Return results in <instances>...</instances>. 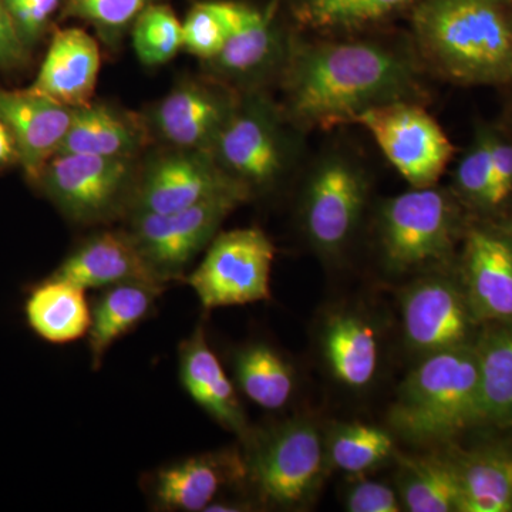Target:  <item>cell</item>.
I'll return each mask as SVG.
<instances>
[{
  "mask_svg": "<svg viewBox=\"0 0 512 512\" xmlns=\"http://www.w3.org/2000/svg\"><path fill=\"white\" fill-rule=\"evenodd\" d=\"M286 111L303 128L352 124L393 101H416L421 87L409 56L382 43H293L285 56Z\"/></svg>",
  "mask_w": 512,
  "mask_h": 512,
  "instance_id": "1",
  "label": "cell"
},
{
  "mask_svg": "<svg viewBox=\"0 0 512 512\" xmlns=\"http://www.w3.org/2000/svg\"><path fill=\"white\" fill-rule=\"evenodd\" d=\"M413 30L421 55L451 82L512 83L511 0H423Z\"/></svg>",
  "mask_w": 512,
  "mask_h": 512,
  "instance_id": "2",
  "label": "cell"
},
{
  "mask_svg": "<svg viewBox=\"0 0 512 512\" xmlns=\"http://www.w3.org/2000/svg\"><path fill=\"white\" fill-rule=\"evenodd\" d=\"M481 420L480 369L468 343L424 356L390 410L393 429L420 444L446 441Z\"/></svg>",
  "mask_w": 512,
  "mask_h": 512,
  "instance_id": "3",
  "label": "cell"
},
{
  "mask_svg": "<svg viewBox=\"0 0 512 512\" xmlns=\"http://www.w3.org/2000/svg\"><path fill=\"white\" fill-rule=\"evenodd\" d=\"M247 483L261 507L296 510L312 500L325 474L326 446L306 417L264 429H249L241 440Z\"/></svg>",
  "mask_w": 512,
  "mask_h": 512,
  "instance_id": "4",
  "label": "cell"
},
{
  "mask_svg": "<svg viewBox=\"0 0 512 512\" xmlns=\"http://www.w3.org/2000/svg\"><path fill=\"white\" fill-rule=\"evenodd\" d=\"M460 228V212L451 195L434 185L413 188L383 205L380 247L393 271H416L446 261Z\"/></svg>",
  "mask_w": 512,
  "mask_h": 512,
  "instance_id": "5",
  "label": "cell"
},
{
  "mask_svg": "<svg viewBox=\"0 0 512 512\" xmlns=\"http://www.w3.org/2000/svg\"><path fill=\"white\" fill-rule=\"evenodd\" d=\"M275 247L264 231L239 228L212 239L200 265L185 276L202 309L271 301Z\"/></svg>",
  "mask_w": 512,
  "mask_h": 512,
  "instance_id": "6",
  "label": "cell"
},
{
  "mask_svg": "<svg viewBox=\"0 0 512 512\" xmlns=\"http://www.w3.org/2000/svg\"><path fill=\"white\" fill-rule=\"evenodd\" d=\"M251 192L237 190L167 214H130L127 229L141 255L163 284L187 276L188 266L217 237L222 222Z\"/></svg>",
  "mask_w": 512,
  "mask_h": 512,
  "instance_id": "7",
  "label": "cell"
},
{
  "mask_svg": "<svg viewBox=\"0 0 512 512\" xmlns=\"http://www.w3.org/2000/svg\"><path fill=\"white\" fill-rule=\"evenodd\" d=\"M130 158L59 153L43 168L36 184L46 197L79 224H96L130 207L133 194Z\"/></svg>",
  "mask_w": 512,
  "mask_h": 512,
  "instance_id": "8",
  "label": "cell"
},
{
  "mask_svg": "<svg viewBox=\"0 0 512 512\" xmlns=\"http://www.w3.org/2000/svg\"><path fill=\"white\" fill-rule=\"evenodd\" d=\"M352 124L365 127L387 160L413 188L433 187L454 156L443 128L416 101H393L360 113Z\"/></svg>",
  "mask_w": 512,
  "mask_h": 512,
  "instance_id": "9",
  "label": "cell"
},
{
  "mask_svg": "<svg viewBox=\"0 0 512 512\" xmlns=\"http://www.w3.org/2000/svg\"><path fill=\"white\" fill-rule=\"evenodd\" d=\"M210 153L225 173L251 192L274 185L289 158L278 114L258 97L237 101Z\"/></svg>",
  "mask_w": 512,
  "mask_h": 512,
  "instance_id": "10",
  "label": "cell"
},
{
  "mask_svg": "<svg viewBox=\"0 0 512 512\" xmlns=\"http://www.w3.org/2000/svg\"><path fill=\"white\" fill-rule=\"evenodd\" d=\"M369 184L362 168L340 156L313 171L302 204V225L320 254L338 255L349 244L365 211Z\"/></svg>",
  "mask_w": 512,
  "mask_h": 512,
  "instance_id": "11",
  "label": "cell"
},
{
  "mask_svg": "<svg viewBox=\"0 0 512 512\" xmlns=\"http://www.w3.org/2000/svg\"><path fill=\"white\" fill-rule=\"evenodd\" d=\"M247 483L242 448L227 447L170 461L140 481L148 507L158 512H205L225 491Z\"/></svg>",
  "mask_w": 512,
  "mask_h": 512,
  "instance_id": "12",
  "label": "cell"
},
{
  "mask_svg": "<svg viewBox=\"0 0 512 512\" xmlns=\"http://www.w3.org/2000/svg\"><path fill=\"white\" fill-rule=\"evenodd\" d=\"M237 190L249 191L222 170L210 151L178 150L147 165L134 184L128 212L167 214Z\"/></svg>",
  "mask_w": 512,
  "mask_h": 512,
  "instance_id": "13",
  "label": "cell"
},
{
  "mask_svg": "<svg viewBox=\"0 0 512 512\" xmlns=\"http://www.w3.org/2000/svg\"><path fill=\"white\" fill-rule=\"evenodd\" d=\"M407 343L424 356L467 345L474 318L466 293L446 278H424L402 299Z\"/></svg>",
  "mask_w": 512,
  "mask_h": 512,
  "instance_id": "14",
  "label": "cell"
},
{
  "mask_svg": "<svg viewBox=\"0 0 512 512\" xmlns=\"http://www.w3.org/2000/svg\"><path fill=\"white\" fill-rule=\"evenodd\" d=\"M74 109L33 92L0 87V116L8 124L18 163L32 181L59 153L72 124Z\"/></svg>",
  "mask_w": 512,
  "mask_h": 512,
  "instance_id": "15",
  "label": "cell"
},
{
  "mask_svg": "<svg viewBox=\"0 0 512 512\" xmlns=\"http://www.w3.org/2000/svg\"><path fill=\"white\" fill-rule=\"evenodd\" d=\"M237 101L212 84L175 87L153 111V128L177 150L210 151Z\"/></svg>",
  "mask_w": 512,
  "mask_h": 512,
  "instance_id": "16",
  "label": "cell"
},
{
  "mask_svg": "<svg viewBox=\"0 0 512 512\" xmlns=\"http://www.w3.org/2000/svg\"><path fill=\"white\" fill-rule=\"evenodd\" d=\"M212 3L227 30L220 55L210 62L215 73L242 83L268 72L282 56L272 10L262 12L231 0H212Z\"/></svg>",
  "mask_w": 512,
  "mask_h": 512,
  "instance_id": "17",
  "label": "cell"
},
{
  "mask_svg": "<svg viewBox=\"0 0 512 512\" xmlns=\"http://www.w3.org/2000/svg\"><path fill=\"white\" fill-rule=\"evenodd\" d=\"M178 375L185 393L222 429L244 439L249 427L237 386L215 355L200 323L178 346Z\"/></svg>",
  "mask_w": 512,
  "mask_h": 512,
  "instance_id": "18",
  "label": "cell"
},
{
  "mask_svg": "<svg viewBox=\"0 0 512 512\" xmlns=\"http://www.w3.org/2000/svg\"><path fill=\"white\" fill-rule=\"evenodd\" d=\"M464 275L467 301L477 322H511L512 238L493 229H470Z\"/></svg>",
  "mask_w": 512,
  "mask_h": 512,
  "instance_id": "19",
  "label": "cell"
},
{
  "mask_svg": "<svg viewBox=\"0 0 512 512\" xmlns=\"http://www.w3.org/2000/svg\"><path fill=\"white\" fill-rule=\"evenodd\" d=\"M53 275L82 286L86 291H100L126 282L167 286L154 274L128 231L97 232L84 239Z\"/></svg>",
  "mask_w": 512,
  "mask_h": 512,
  "instance_id": "20",
  "label": "cell"
},
{
  "mask_svg": "<svg viewBox=\"0 0 512 512\" xmlns=\"http://www.w3.org/2000/svg\"><path fill=\"white\" fill-rule=\"evenodd\" d=\"M100 64L99 45L89 33L79 28L57 30L29 89L79 109L92 103Z\"/></svg>",
  "mask_w": 512,
  "mask_h": 512,
  "instance_id": "21",
  "label": "cell"
},
{
  "mask_svg": "<svg viewBox=\"0 0 512 512\" xmlns=\"http://www.w3.org/2000/svg\"><path fill=\"white\" fill-rule=\"evenodd\" d=\"M167 286L126 282L100 289L92 302V325L87 335L94 372L104 357L124 336L130 335L156 312L157 301Z\"/></svg>",
  "mask_w": 512,
  "mask_h": 512,
  "instance_id": "22",
  "label": "cell"
},
{
  "mask_svg": "<svg viewBox=\"0 0 512 512\" xmlns=\"http://www.w3.org/2000/svg\"><path fill=\"white\" fill-rule=\"evenodd\" d=\"M25 313L30 329L53 345L87 338L92 325V303L86 289L56 275L32 289Z\"/></svg>",
  "mask_w": 512,
  "mask_h": 512,
  "instance_id": "23",
  "label": "cell"
},
{
  "mask_svg": "<svg viewBox=\"0 0 512 512\" xmlns=\"http://www.w3.org/2000/svg\"><path fill=\"white\" fill-rule=\"evenodd\" d=\"M144 138V128L133 117L106 104L90 103L74 109L72 124L59 153L131 160L143 147Z\"/></svg>",
  "mask_w": 512,
  "mask_h": 512,
  "instance_id": "24",
  "label": "cell"
},
{
  "mask_svg": "<svg viewBox=\"0 0 512 512\" xmlns=\"http://www.w3.org/2000/svg\"><path fill=\"white\" fill-rule=\"evenodd\" d=\"M235 386L269 412H278L291 403L296 377L285 356L266 342H249L232 355Z\"/></svg>",
  "mask_w": 512,
  "mask_h": 512,
  "instance_id": "25",
  "label": "cell"
},
{
  "mask_svg": "<svg viewBox=\"0 0 512 512\" xmlns=\"http://www.w3.org/2000/svg\"><path fill=\"white\" fill-rule=\"evenodd\" d=\"M323 350L340 383L365 387L379 366V342L372 326L353 313L330 316L323 332Z\"/></svg>",
  "mask_w": 512,
  "mask_h": 512,
  "instance_id": "26",
  "label": "cell"
},
{
  "mask_svg": "<svg viewBox=\"0 0 512 512\" xmlns=\"http://www.w3.org/2000/svg\"><path fill=\"white\" fill-rule=\"evenodd\" d=\"M460 512L512 511V453L491 448L454 461Z\"/></svg>",
  "mask_w": 512,
  "mask_h": 512,
  "instance_id": "27",
  "label": "cell"
},
{
  "mask_svg": "<svg viewBox=\"0 0 512 512\" xmlns=\"http://www.w3.org/2000/svg\"><path fill=\"white\" fill-rule=\"evenodd\" d=\"M474 348L484 420L512 426V320L488 329Z\"/></svg>",
  "mask_w": 512,
  "mask_h": 512,
  "instance_id": "28",
  "label": "cell"
},
{
  "mask_svg": "<svg viewBox=\"0 0 512 512\" xmlns=\"http://www.w3.org/2000/svg\"><path fill=\"white\" fill-rule=\"evenodd\" d=\"M400 461V497L407 511H458L460 485L454 461L436 456L403 457Z\"/></svg>",
  "mask_w": 512,
  "mask_h": 512,
  "instance_id": "29",
  "label": "cell"
},
{
  "mask_svg": "<svg viewBox=\"0 0 512 512\" xmlns=\"http://www.w3.org/2000/svg\"><path fill=\"white\" fill-rule=\"evenodd\" d=\"M414 0H296L293 16L306 29L352 30L392 15Z\"/></svg>",
  "mask_w": 512,
  "mask_h": 512,
  "instance_id": "30",
  "label": "cell"
},
{
  "mask_svg": "<svg viewBox=\"0 0 512 512\" xmlns=\"http://www.w3.org/2000/svg\"><path fill=\"white\" fill-rule=\"evenodd\" d=\"M325 446L326 458L332 466L348 474H363L390 457L394 441L380 427L350 423L333 431Z\"/></svg>",
  "mask_w": 512,
  "mask_h": 512,
  "instance_id": "31",
  "label": "cell"
},
{
  "mask_svg": "<svg viewBox=\"0 0 512 512\" xmlns=\"http://www.w3.org/2000/svg\"><path fill=\"white\" fill-rule=\"evenodd\" d=\"M133 46L147 66L170 62L184 49L183 22L170 6L151 3L133 23Z\"/></svg>",
  "mask_w": 512,
  "mask_h": 512,
  "instance_id": "32",
  "label": "cell"
},
{
  "mask_svg": "<svg viewBox=\"0 0 512 512\" xmlns=\"http://www.w3.org/2000/svg\"><path fill=\"white\" fill-rule=\"evenodd\" d=\"M457 194L471 207L488 210L493 164H491V127H480L473 143L458 161L456 175Z\"/></svg>",
  "mask_w": 512,
  "mask_h": 512,
  "instance_id": "33",
  "label": "cell"
},
{
  "mask_svg": "<svg viewBox=\"0 0 512 512\" xmlns=\"http://www.w3.org/2000/svg\"><path fill=\"white\" fill-rule=\"evenodd\" d=\"M156 0H67L64 15L92 23L106 35H117L136 22Z\"/></svg>",
  "mask_w": 512,
  "mask_h": 512,
  "instance_id": "34",
  "label": "cell"
},
{
  "mask_svg": "<svg viewBox=\"0 0 512 512\" xmlns=\"http://www.w3.org/2000/svg\"><path fill=\"white\" fill-rule=\"evenodd\" d=\"M183 37L184 49L205 62L220 55L227 30L212 0L192 6L183 22Z\"/></svg>",
  "mask_w": 512,
  "mask_h": 512,
  "instance_id": "35",
  "label": "cell"
},
{
  "mask_svg": "<svg viewBox=\"0 0 512 512\" xmlns=\"http://www.w3.org/2000/svg\"><path fill=\"white\" fill-rule=\"evenodd\" d=\"M491 164L493 184L488 210H495L512 195V140L497 128H491Z\"/></svg>",
  "mask_w": 512,
  "mask_h": 512,
  "instance_id": "36",
  "label": "cell"
},
{
  "mask_svg": "<svg viewBox=\"0 0 512 512\" xmlns=\"http://www.w3.org/2000/svg\"><path fill=\"white\" fill-rule=\"evenodd\" d=\"M346 510L350 512H399L397 495L389 485L379 481L362 480L346 495Z\"/></svg>",
  "mask_w": 512,
  "mask_h": 512,
  "instance_id": "37",
  "label": "cell"
},
{
  "mask_svg": "<svg viewBox=\"0 0 512 512\" xmlns=\"http://www.w3.org/2000/svg\"><path fill=\"white\" fill-rule=\"evenodd\" d=\"M28 46L23 42L8 8L0 0V67L10 69L25 62Z\"/></svg>",
  "mask_w": 512,
  "mask_h": 512,
  "instance_id": "38",
  "label": "cell"
},
{
  "mask_svg": "<svg viewBox=\"0 0 512 512\" xmlns=\"http://www.w3.org/2000/svg\"><path fill=\"white\" fill-rule=\"evenodd\" d=\"M18 163V150L8 124L0 116V168Z\"/></svg>",
  "mask_w": 512,
  "mask_h": 512,
  "instance_id": "39",
  "label": "cell"
}]
</instances>
